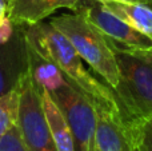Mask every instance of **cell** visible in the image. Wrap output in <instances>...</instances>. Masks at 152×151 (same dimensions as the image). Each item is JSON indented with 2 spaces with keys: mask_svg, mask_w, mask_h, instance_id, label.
<instances>
[{
  "mask_svg": "<svg viewBox=\"0 0 152 151\" xmlns=\"http://www.w3.org/2000/svg\"><path fill=\"white\" fill-rule=\"evenodd\" d=\"M26 40L35 52L55 64L72 84L80 88L96 108L110 112L123 122L115 91L92 76L71 42L50 21L43 20L32 26H26Z\"/></svg>",
  "mask_w": 152,
  "mask_h": 151,
  "instance_id": "6da1fadb",
  "label": "cell"
},
{
  "mask_svg": "<svg viewBox=\"0 0 152 151\" xmlns=\"http://www.w3.org/2000/svg\"><path fill=\"white\" fill-rule=\"evenodd\" d=\"M119 66L115 94L127 134H135L152 122V50L137 51L110 40Z\"/></svg>",
  "mask_w": 152,
  "mask_h": 151,
  "instance_id": "7a4b0ae2",
  "label": "cell"
},
{
  "mask_svg": "<svg viewBox=\"0 0 152 151\" xmlns=\"http://www.w3.org/2000/svg\"><path fill=\"white\" fill-rule=\"evenodd\" d=\"M61 13L51 18L50 23L60 31L86 62L112 90L119 86V66L110 39L84 15Z\"/></svg>",
  "mask_w": 152,
  "mask_h": 151,
  "instance_id": "3957f363",
  "label": "cell"
},
{
  "mask_svg": "<svg viewBox=\"0 0 152 151\" xmlns=\"http://www.w3.org/2000/svg\"><path fill=\"white\" fill-rule=\"evenodd\" d=\"M50 95L71 128L76 151H92L97 123L96 108L92 100L68 79Z\"/></svg>",
  "mask_w": 152,
  "mask_h": 151,
  "instance_id": "277c9868",
  "label": "cell"
},
{
  "mask_svg": "<svg viewBox=\"0 0 152 151\" xmlns=\"http://www.w3.org/2000/svg\"><path fill=\"white\" fill-rule=\"evenodd\" d=\"M20 110L18 127L28 151H56L55 142L42 106L40 88L29 68L19 82Z\"/></svg>",
  "mask_w": 152,
  "mask_h": 151,
  "instance_id": "5b68a950",
  "label": "cell"
},
{
  "mask_svg": "<svg viewBox=\"0 0 152 151\" xmlns=\"http://www.w3.org/2000/svg\"><path fill=\"white\" fill-rule=\"evenodd\" d=\"M76 12L84 15L112 43L128 50H152V40L107 11L96 0H80Z\"/></svg>",
  "mask_w": 152,
  "mask_h": 151,
  "instance_id": "8992f818",
  "label": "cell"
},
{
  "mask_svg": "<svg viewBox=\"0 0 152 151\" xmlns=\"http://www.w3.org/2000/svg\"><path fill=\"white\" fill-rule=\"evenodd\" d=\"M28 68L26 26H21L13 39L0 47V95L15 88Z\"/></svg>",
  "mask_w": 152,
  "mask_h": 151,
  "instance_id": "52a82bcc",
  "label": "cell"
},
{
  "mask_svg": "<svg viewBox=\"0 0 152 151\" xmlns=\"http://www.w3.org/2000/svg\"><path fill=\"white\" fill-rule=\"evenodd\" d=\"M80 0H11L8 18L18 26H32L58 10L76 11Z\"/></svg>",
  "mask_w": 152,
  "mask_h": 151,
  "instance_id": "ba28073f",
  "label": "cell"
},
{
  "mask_svg": "<svg viewBox=\"0 0 152 151\" xmlns=\"http://www.w3.org/2000/svg\"><path fill=\"white\" fill-rule=\"evenodd\" d=\"M96 108V107H95ZM97 123L94 146L99 151H135L128 134L120 119L107 111L96 108Z\"/></svg>",
  "mask_w": 152,
  "mask_h": 151,
  "instance_id": "9c48e42d",
  "label": "cell"
},
{
  "mask_svg": "<svg viewBox=\"0 0 152 151\" xmlns=\"http://www.w3.org/2000/svg\"><path fill=\"white\" fill-rule=\"evenodd\" d=\"M107 11L152 40V7L143 0H96Z\"/></svg>",
  "mask_w": 152,
  "mask_h": 151,
  "instance_id": "30bf717a",
  "label": "cell"
},
{
  "mask_svg": "<svg viewBox=\"0 0 152 151\" xmlns=\"http://www.w3.org/2000/svg\"><path fill=\"white\" fill-rule=\"evenodd\" d=\"M40 88V96H42V106L44 110L45 118H47L48 126H50L51 134H52L53 142H55L56 151H76L74 135L71 133L66 118L63 117L60 108L51 98L50 92L44 88Z\"/></svg>",
  "mask_w": 152,
  "mask_h": 151,
  "instance_id": "8fae6325",
  "label": "cell"
},
{
  "mask_svg": "<svg viewBox=\"0 0 152 151\" xmlns=\"http://www.w3.org/2000/svg\"><path fill=\"white\" fill-rule=\"evenodd\" d=\"M28 66L29 74L32 79L35 80L39 87L47 90L48 92H52L56 88H59L63 83H66L67 78L63 72L51 62L45 60L44 58L36 54L28 45Z\"/></svg>",
  "mask_w": 152,
  "mask_h": 151,
  "instance_id": "7c38bea8",
  "label": "cell"
},
{
  "mask_svg": "<svg viewBox=\"0 0 152 151\" xmlns=\"http://www.w3.org/2000/svg\"><path fill=\"white\" fill-rule=\"evenodd\" d=\"M20 91L19 84L11 91L0 95V139L19 123Z\"/></svg>",
  "mask_w": 152,
  "mask_h": 151,
  "instance_id": "4fadbf2b",
  "label": "cell"
},
{
  "mask_svg": "<svg viewBox=\"0 0 152 151\" xmlns=\"http://www.w3.org/2000/svg\"><path fill=\"white\" fill-rule=\"evenodd\" d=\"M0 151H28L20 135L19 127L15 126L0 139Z\"/></svg>",
  "mask_w": 152,
  "mask_h": 151,
  "instance_id": "5bb4252c",
  "label": "cell"
},
{
  "mask_svg": "<svg viewBox=\"0 0 152 151\" xmlns=\"http://www.w3.org/2000/svg\"><path fill=\"white\" fill-rule=\"evenodd\" d=\"M132 143H137L142 151H152V122L142 127L140 133L131 139Z\"/></svg>",
  "mask_w": 152,
  "mask_h": 151,
  "instance_id": "9a60e30c",
  "label": "cell"
},
{
  "mask_svg": "<svg viewBox=\"0 0 152 151\" xmlns=\"http://www.w3.org/2000/svg\"><path fill=\"white\" fill-rule=\"evenodd\" d=\"M20 27L21 26L15 24L7 16V19L0 24V47H1V45H5L7 43H10L11 40L13 39V36L16 35V32L19 31Z\"/></svg>",
  "mask_w": 152,
  "mask_h": 151,
  "instance_id": "2e32d148",
  "label": "cell"
},
{
  "mask_svg": "<svg viewBox=\"0 0 152 151\" xmlns=\"http://www.w3.org/2000/svg\"><path fill=\"white\" fill-rule=\"evenodd\" d=\"M8 16V3L5 0H0V24L7 19Z\"/></svg>",
  "mask_w": 152,
  "mask_h": 151,
  "instance_id": "e0dca14e",
  "label": "cell"
},
{
  "mask_svg": "<svg viewBox=\"0 0 152 151\" xmlns=\"http://www.w3.org/2000/svg\"><path fill=\"white\" fill-rule=\"evenodd\" d=\"M134 146H135V151H142V150H140V147H139V144H137V143H134Z\"/></svg>",
  "mask_w": 152,
  "mask_h": 151,
  "instance_id": "ac0fdd59",
  "label": "cell"
},
{
  "mask_svg": "<svg viewBox=\"0 0 152 151\" xmlns=\"http://www.w3.org/2000/svg\"><path fill=\"white\" fill-rule=\"evenodd\" d=\"M92 151H99V150H97V149H96V147H95V146H94V149H92Z\"/></svg>",
  "mask_w": 152,
  "mask_h": 151,
  "instance_id": "d6986e66",
  "label": "cell"
},
{
  "mask_svg": "<svg viewBox=\"0 0 152 151\" xmlns=\"http://www.w3.org/2000/svg\"><path fill=\"white\" fill-rule=\"evenodd\" d=\"M5 1H7V3H8V4H10V3H11V0H5Z\"/></svg>",
  "mask_w": 152,
  "mask_h": 151,
  "instance_id": "ffe728a7",
  "label": "cell"
}]
</instances>
